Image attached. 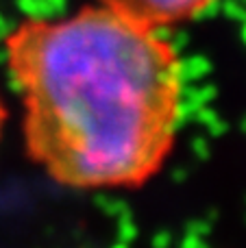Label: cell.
<instances>
[{
  "mask_svg": "<svg viewBox=\"0 0 246 248\" xmlns=\"http://www.w3.org/2000/svg\"><path fill=\"white\" fill-rule=\"evenodd\" d=\"M29 157L72 189H133L159 174L183 118V61L161 29L103 4L9 33Z\"/></svg>",
  "mask_w": 246,
  "mask_h": 248,
  "instance_id": "6da1fadb",
  "label": "cell"
},
{
  "mask_svg": "<svg viewBox=\"0 0 246 248\" xmlns=\"http://www.w3.org/2000/svg\"><path fill=\"white\" fill-rule=\"evenodd\" d=\"M103 7L120 11L155 29L194 20L220 0H96Z\"/></svg>",
  "mask_w": 246,
  "mask_h": 248,
  "instance_id": "7a4b0ae2",
  "label": "cell"
},
{
  "mask_svg": "<svg viewBox=\"0 0 246 248\" xmlns=\"http://www.w3.org/2000/svg\"><path fill=\"white\" fill-rule=\"evenodd\" d=\"M4 120H7V111H4V105L0 100V137H2V126H4Z\"/></svg>",
  "mask_w": 246,
  "mask_h": 248,
  "instance_id": "3957f363",
  "label": "cell"
}]
</instances>
